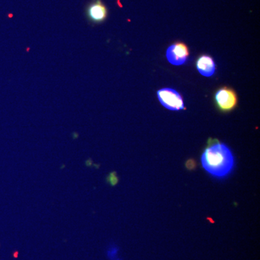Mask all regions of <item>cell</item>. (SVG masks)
<instances>
[{"mask_svg":"<svg viewBox=\"0 0 260 260\" xmlns=\"http://www.w3.org/2000/svg\"><path fill=\"white\" fill-rule=\"evenodd\" d=\"M215 102L220 110L224 112L232 110L237 106V94L232 89L224 87L219 89L215 93Z\"/></svg>","mask_w":260,"mask_h":260,"instance_id":"cell-3","label":"cell"},{"mask_svg":"<svg viewBox=\"0 0 260 260\" xmlns=\"http://www.w3.org/2000/svg\"><path fill=\"white\" fill-rule=\"evenodd\" d=\"M108 181L113 186L118 183V177H116L115 173H111L110 175L108 177Z\"/></svg>","mask_w":260,"mask_h":260,"instance_id":"cell-7","label":"cell"},{"mask_svg":"<svg viewBox=\"0 0 260 260\" xmlns=\"http://www.w3.org/2000/svg\"><path fill=\"white\" fill-rule=\"evenodd\" d=\"M158 97L160 104L169 110L179 111L184 109L182 97L174 89H160L158 91Z\"/></svg>","mask_w":260,"mask_h":260,"instance_id":"cell-2","label":"cell"},{"mask_svg":"<svg viewBox=\"0 0 260 260\" xmlns=\"http://www.w3.org/2000/svg\"><path fill=\"white\" fill-rule=\"evenodd\" d=\"M197 68L203 76H212L215 72V61L210 56H201L197 61Z\"/></svg>","mask_w":260,"mask_h":260,"instance_id":"cell-6","label":"cell"},{"mask_svg":"<svg viewBox=\"0 0 260 260\" xmlns=\"http://www.w3.org/2000/svg\"><path fill=\"white\" fill-rule=\"evenodd\" d=\"M201 161L205 170L217 178L226 177L234 169V155L223 143H215L205 149Z\"/></svg>","mask_w":260,"mask_h":260,"instance_id":"cell-1","label":"cell"},{"mask_svg":"<svg viewBox=\"0 0 260 260\" xmlns=\"http://www.w3.org/2000/svg\"><path fill=\"white\" fill-rule=\"evenodd\" d=\"M189 56V49L184 43L178 42L168 48L167 57L168 61L174 65L184 64Z\"/></svg>","mask_w":260,"mask_h":260,"instance_id":"cell-4","label":"cell"},{"mask_svg":"<svg viewBox=\"0 0 260 260\" xmlns=\"http://www.w3.org/2000/svg\"><path fill=\"white\" fill-rule=\"evenodd\" d=\"M88 15L89 18L95 23L104 21L107 16V8L100 0H96L89 6Z\"/></svg>","mask_w":260,"mask_h":260,"instance_id":"cell-5","label":"cell"}]
</instances>
